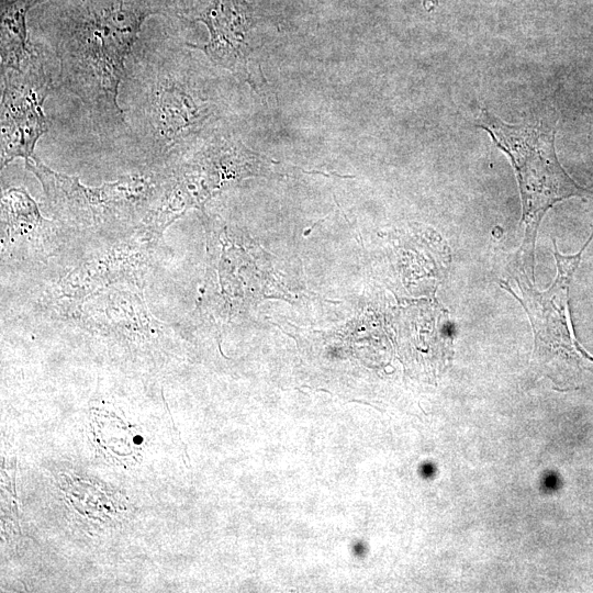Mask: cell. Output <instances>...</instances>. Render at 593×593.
<instances>
[{
    "mask_svg": "<svg viewBox=\"0 0 593 593\" xmlns=\"http://www.w3.org/2000/svg\"><path fill=\"white\" fill-rule=\"evenodd\" d=\"M47 2L40 15V44L57 60L56 83L81 102L99 137H127L119 102L126 64L145 21L172 14V0Z\"/></svg>",
    "mask_w": 593,
    "mask_h": 593,
    "instance_id": "cell-1",
    "label": "cell"
},
{
    "mask_svg": "<svg viewBox=\"0 0 593 593\" xmlns=\"http://www.w3.org/2000/svg\"><path fill=\"white\" fill-rule=\"evenodd\" d=\"M190 48L172 35L139 37L120 87L127 138L159 168L189 154L221 116Z\"/></svg>",
    "mask_w": 593,
    "mask_h": 593,
    "instance_id": "cell-2",
    "label": "cell"
},
{
    "mask_svg": "<svg viewBox=\"0 0 593 593\" xmlns=\"http://www.w3.org/2000/svg\"><path fill=\"white\" fill-rule=\"evenodd\" d=\"M478 126L485 130L495 145L508 155L518 180L525 238L519 251L535 264V242L541 219L555 203L590 195L560 165L555 150L556 127L542 121L533 124H507L482 111Z\"/></svg>",
    "mask_w": 593,
    "mask_h": 593,
    "instance_id": "cell-3",
    "label": "cell"
},
{
    "mask_svg": "<svg viewBox=\"0 0 593 593\" xmlns=\"http://www.w3.org/2000/svg\"><path fill=\"white\" fill-rule=\"evenodd\" d=\"M25 167L41 182L51 210L60 219L79 224L101 225L149 213L163 190L160 170L87 187L77 177L52 170L36 156L26 159Z\"/></svg>",
    "mask_w": 593,
    "mask_h": 593,
    "instance_id": "cell-4",
    "label": "cell"
},
{
    "mask_svg": "<svg viewBox=\"0 0 593 593\" xmlns=\"http://www.w3.org/2000/svg\"><path fill=\"white\" fill-rule=\"evenodd\" d=\"M593 239V233L575 255L559 253L553 239L557 277L544 292L536 290L527 277L528 260L518 251L513 265V278L519 295L513 294L525 309L534 331L535 357L542 363L582 367L593 363L591 357L578 343L569 310V291L573 273L583 250Z\"/></svg>",
    "mask_w": 593,
    "mask_h": 593,
    "instance_id": "cell-5",
    "label": "cell"
},
{
    "mask_svg": "<svg viewBox=\"0 0 593 593\" xmlns=\"http://www.w3.org/2000/svg\"><path fill=\"white\" fill-rule=\"evenodd\" d=\"M36 44L20 69L1 70V169L34 157L37 141L48 132L43 105L56 80L47 66L51 54Z\"/></svg>",
    "mask_w": 593,
    "mask_h": 593,
    "instance_id": "cell-6",
    "label": "cell"
},
{
    "mask_svg": "<svg viewBox=\"0 0 593 593\" xmlns=\"http://www.w3.org/2000/svg\"><path fill=\"white\" fill-rule=\"evenodd\" d=\"M194 20L206 25L210 40L202 46L189 43L190 46L203 51L214 65L254 85L250 55L256 19L250 3L246 0H210Z\"/></svg>",
    "mask_w": 593,
    "mask_h": 593,
    "instance_id": "cell-7",
    "label": "cell"
},
{
    "mask_svg": "<svg viewBox=\"0 0 593 593\" xmlns=\"http://www.w3.org/2000/svg\"><path fill=\"white\" fill-rule=\"evenodd\" d=\"M49 0H1V70L20 69L35 53L27 30V14Z\"/></svg>",
    "mask_w": 593,
    "mask_h": 593,
    "instance_id": "cell-8",
    "label": "cell"
},
{
    "mask_svg": "<svg viewBox=\"0 0 593 593\" xmlns=\"http://www.w3.org/2000/svg\"><path fill=\"white\" fill-rule=\"evenodd\" d=\"M429 2L433 5H436L438 0H425V3Z\"/></svg>",
    "mask_w": 593,
    "mask_h": 593,
    "instance_id": "cell-9",
    "label": "cell"
},
{
    "mask_svg": "<svg viewBox=\"0 0 593 593\" xmlns=\"http://www.w3.org/2000/svg\"><path fill=\"white\" fill-rule=\"evenodd\" d=\"M591 194L593 195V192H591Z\"/></svg>",
    "mask_w": 593,
    "mask_h": 593,
    "instance_id": "cell-10",
    "label": "cell"
}]
</instances>
